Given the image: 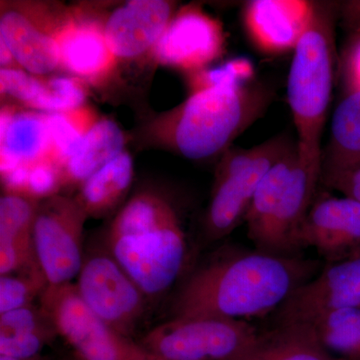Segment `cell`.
<instances>
[{"label":"cell","mask_w":360,"mask_h":360,"mask_svg":"<svg viewBox=\"0 0 360 360\" xmlns=\"http://www.w3.org/2000/svg\"><path fill=\"white\" fill-rule=\"evenodd\" d=\"M61 70L86 85L105 84L117 66L104 35L103 18L82 11L61 13L56 32Z\"/></svg>","instance_id":"14"},{"label":"cell","mask_w":360,"mask_h":360,"mask_svg":"<svg viewBox=\"0 0 360 360\" xmlns=\"http://www.w3.org/2000/svg\"><path fill=\"white\" fill-rule=\"evenodd\" d=\"M75 360H77V359H75Z\"/></svg>","instance_id":"34"},{"label":"cell","mask_w":360,"mask_h":360,"mask_svg":"<svg viewBox=\"0 0 360 360\" xmlns=\"http://www.w3.org/2000/svg\"><path fill=\"white\" fill-rule=\"evenodd\" d=\"M257 333L246 321L180 316L149 330L139 345L151 354L167 360H227Z\"/></svg>","instance_id":"8"},{"label":"cell","mask_w":360,"mask_h":360,"mask_svg":"<svg viewBox=\"0 0 360 360\" xmlns=\"http://www.w3.org/2000/svg\"><path fill=\"white\" fill-rule=\"evenodd\" d=\"M312 11L314 1L251 0L243 6V25L255 49L269 56H281L295 49Z\"/></svg>","instance_id":"17"},{"label":"cell","mask_w":360,"mask_h":360,"mask_svg":"<svg viewBox=\"0 0 360 360\" xmlns=\"http://www.w3.org/2000/svg\"><path fill=\"white\" fill-rule=\"evenodd\" d=\"M224 47L220 21L198 4H187L174 13L150 58L158 65L187 75L210 68L221 58Z\"/></svg>","instance_id":"11"},{"label":"cell","mask_w":360,"mask_h":360,"mask_svg":"<svg viewBox=\"0 0 360 360\" xmlns=\"http://www.w3.org/2000/svg\"><path fill=\"white\" fill-rule=\"evenodd\" d=\"M61 14L32 4H6L0 13V40L21 70L49 77L61 70L56 32Z\"/></svg>","instance_id":"12"},{"label":"cell","mask_w":360,"mask_h":360,"mask_svg":"<svg viewBox=\"0 0 360 360\" xmlns=\"http://www.w3.org/2000/svg\"><path fill=\"white\" fill-rule=\"evenodd\" d=\"M317 266L314 260L258 250L219 257L184 281L175 295L172 314L238 321L264 316L311 279Z\"/></svg>","instance_id":"2"},{"label":"cell","mask_w":360,"mask_h":360,"mask_svg":"<svg viewBox=\"0 0 360 360\" xmlns=\"http://www.w3.org/2000/svg\"><path fill=\"white\" fill-rule=\"evenodd\" d=\"M86 213L73 196L54 194L39 202L33 226L35 257L51 286L71 283L84 264Z\"/></svg>","instance_id":"10"},{"label":"cell","mask_w":360,"mask_h":360,"mask_svg":"<svg viewBox=\"0 0 360 360\" xmlns=\"http://www.w3.org/2000/svg\"><path fill=\"white\" fill-rule=\"evenodd\" d=\"M129 135L112 118L98 116L75 153L60 168L63 188L77 187L127 150Z\"/></svg>","instance_id":"21"},{"label":"cell","mask_w":360,"mask_h":360,"mask_svg":"<svg viewBox=\"0 0 360 360\" xmlns=\"http://www.w3.org/2000/svg\"><path fill=\"white\" fill-rule=\"evenodd\" d=\"M51 317L41 305H28L0 314V355L27 359L58 338Z\"/></svg>","instance_id":"23"},{"label":"cell","mask_w":360,"mask_h":360,"mask_svg":"<svg viewBox=\"0 0 360 360\" xmlns=\"http://www.w3.org/2000/svg\"><path fill=\"white\" fill-rule=\"evenodd\" d=\"M40 201L27 193L15 191L2 193L0 198V276L39 267L32 236Z\"/></svg>","instance_id":"19"},{"label":"cell","mask_w":360,"mask_h":360,"mask_svg":"<svg viewBox=\"0 0 360 360\" xmlns=\"http://www.w3.org/2000/svg\"><path fill=\"white\" fill-rule=\"evenodd\" d=\"M360 165V90L342 92L331 122L328 146L322 149L321 177Z\"/></svg>","instance_id":"22"},{"label":"cell","mask_w":360,"mask_h":360,"mask_svg":"<svg viewBox=\"0 0 360 360\" xmlns=\"http://www.w3.org/2000/svg\"><path fill=\"white\" fill-rule=\"evenodd\" d=\"M77 360H146L149 352L97 316L75 284L49 285L39 300Z\"/></svg>","instance_id":"7"},{"label":"cell","mask_w":360,"mask_h":360,"mask_svg":"<svg viewBox=\"0 0 360 360\" xmlns=\"http://www.w3.org/2000/svg\"><path fill=\"white\" fill-rule=\"evenodd\" d=\"M227 360H348L330 354L307 323H277Z\"/></svg>","instance_id":"20"},{"label":"cell","mask_w":360,"mask_h":360,"mask_svg":"<svg viewBox=\"0 0 360 360\" xmlns=\"http://www.w3.org/2000/svg\"><path fill=\"white\" fill-rule=\"evenodd\" d=\"M75 288L97 316L131 338L146 312L148 298L104 243L85 252Z\"/></svg>","instance_id":"9"},{"label":"cell","mask_w":360,"mask_h":360,"mask_svg":"<svg viewBox=\"0 0 360 360\" xmlns=\"http://www.w3.org/2000/svg\"><path fill=\"white\" fill-rule=\"evenodd\" d=\"M349 37L340 59V77L342 92L360 90V32Z\"/></svg>","instance_id":"29"},{"label":"cell","mask_w":360,"mask_h":360,"mask_svg":"<svg viewBox=\"0 0 360 360\" xmlns=\"http://www.w3.org/2000/svg\"><path fill=\"white\" fill-rule=\"evenodd\" d=\"M360 307V255L330 262L296 288L276 310L277 323H309L338 311Z\"/></svg>","instance_id":"13"},{"label":"cell","mask_w":360,"mask_h":360,"mask_svg":"<svg viewBox=\"0 0 360 360\" xmlns=\"http://www.w3.org/2000/svg\"><path fill=\"white\" fill-rule=\"evenodd\" d=\"M134 177V158L127 150L110 161L77 187L73 198L87 217L101 219L122 205Z\"/></svg>","instance_id":"24"},{"label":"cell","mask_w":360,"mask_h":360,"mask_svg":"<svg viewBox=\"0 0 360 360\" xmlns=\"http://www.w3.org/2000/svg\"><path fill=\"white\" fill-rule=\"evenodd\" d=\"M51 134L47 113L14 104L2 106L0 113L1 174L21 165L32 167L39 161L51 160Z\"/></svg>","instance_id":"18"},{"label":"cell","mask_w":360,"mask_h":360,"mask_svg":"<svg viewBox=\"0 0 360 360\" xmlns=\"http://www.w3.org/2000/svg\"><path fill=\"white\" fill-rule=\"evenodd\" d=\"M302 248H314L330 262L360 255V201L322 193L303 224Z\"/></svg>","instance_id":"16"},{"label":"cell","mask_w":360,"mask_h":360,"mask_svg":"<svg viewBox=\"0 0 360 360\" xmlns=\"http://www.w3.org/2000/svg\"><path fill=\"white\" fill-rule=\"evenodd\" d=\"M295 142L286 134L276 135L253 148H229L220 155L203 221L206 238L219 240L245 221L264 175Z\"/></svg>","instance_id":"6"},{"label":"cell","mask_w":360,"mask_h":360,"mask_svg":"<svg viewBox=\"0 0 360 360\" xmlns=\"http://www.w3.org/2000/svg\"><path fill=\"white\" fill-rule=\"evenodd\" d=\"M146 360H167V359H161V357L156 356V355L151 354L150 352H149L148 359H146Z\"/></svg>","instance_id":"33"},{"label":"cell","mask_w":360,"mask_h":360,"mask_svg":"<svg viewBox=\"0 0 360 360\" xmlns=\"http://www.w3.org/2000/svg\"><path fill=\"white\" fill-rule=\"evenodd\" d=\"M176 13L167 0H130L103 18L104 35L116 61L151 56L161 35Z\"/></svg>","instance_id":"15"},{"label":"cell","mask_w":360,"mask_h":360,"mask_svg":"<svg viewBox=\"0 0 360 360\" xmlns=\"http://www.w3.org/2000/svg\"><path fill=\"white\" fill-rule=\"evenodd\" d=\"M321 168L303 158L297 141L264 175L245 221L257 250L300 257V234L317 195Z\"/></svg>","instance_id":"5"},{"label":"cell","mask_w":360,"mask_h":360,"mask_svg":"<svg viewBox=\"0 0 360 360\" xmlns=\"http://www.w3.org/2000/svg\"><path fill=\"white\" fill-rule=\"evenodd\" d=\"M307 324L330 354L360 360V307L338 310Z\"/></svg>","instance_id":"25"},{"label":"cell","mask_w":360,"mask_h":360,"mask_svg":"<svg viewBox=\"0 0 360 360\" xmlns=\"http://www.w3.org/2000/svg\"><path fill=\"white\" fill-rule=\"evenodd\" d=\"M1 96L20 104L21 108L54 113L53 91L49 77H37L21 68L0 70Z\"/></svg>","instance_id":"26"},{"label":"cell","mask_w":360,"mask_h":360,"mask_svg":"<svg viewBox=\"0 0 360 360\" xmlns=\"http://www.w3.org/2000/svg\"><path fill=\"white\" fill-rule=\"evenodd\" d=\"M321 181L347 198L360 201V165L340 174L321 177Z\"/></svg>","instance_id":"30"},{"label":"cell","mask_w":360,"mask_h":360,"mask_svg":"<svg viewBox=\"0 0 360 360\" xmlns=\"http://www.w3.org/2000/svg\"><path fill=\"white\" fill-rule=\"evenodd\" d=\"M47 115L51 134V160L61 168L75 153L98 115L87 105L70 112Z\"/></svg>","instance_id":"27"},{"label":"cell","mask_w":360,"mask_h":360,"mask_svg":"<svg viewBox=\"0 0 360 360\" xmlns=\"http://www.w3.org/2000/svg\"><path fill=\"white\" fill-rule=\"evenodd\" d=\"M49 286L40 267L0 276V314L34 304Z\"/></svg>","instance_id":"28"},{"label":"cell","mask_w":360,"mask_h":360,"mask_svg":"<svg viewBox=\"0 0 360 360\" xmlns=\"http://www.w3.org/2000/svg\"><path fill=\"white\" fill-rule=\"evenodd\" d=\"M0 360H51L49 357L44 356V355L40 354L37 355V356L34 357H27V359H20V357H11L6 356V355H0Z\"/></svg>","instance_id":"32"},{"label":"cell","mask_w":360,"mask_h":360,"mask_svg":"<svg viewBox=\"0 0 360 360\" xmlns=\"http://www.w3.org/2000/svg\"><path fill=\"white\" fill-rule=\"evenodd\" d=\"M103 243L148 300L168 292L186 266L187 240L179 214L165 196L149 189L123 203Z\"/></svg>","instance_id":"3"},{"label":"cell","mask_w":360,"mask_h":360,"mask_svg":"<svg viewBox=\"0 0 360 360\" xmlns=\"http://www.w3.org/2000/svg\"><path fill=\"white\" fill-rule=\"evenodd\" d=\"M188 96L174 108L149 115L137 130L143 148L162 149L191 160L221 155L274 98L269 84L255 77L248 59L187 75Z\"/></svg>","instance_id":"1"},{"label":"cell","mask_w":360,"mask_h":360,"mask_svg":"<svg viewBox=\"0 0 360 360\" xmlns=\"http://www.w3.org/2000/svg\"><path fill=\"white\" fill-rule=\"evenodd\" d=\"M340 13L342 14L345 26L350 34L360 32V1H349L340 4Z\"/></svg>","instance_id":"31"},{"label":"cell","mask_w":360,"mask_h":360,"mask_svg":"<svg viewBox=\"0 0 360 360\" xmlns=\"http://www.w3.org/2000/svg\"><path fill=\"white\" fill-rule=\"evenodd\" d=\"M336 2L314 1L311 18L293 49L288 101L303 158L321 168V136L333 94Z\"/></svg>","instance_id":"4"}]
</instances>
